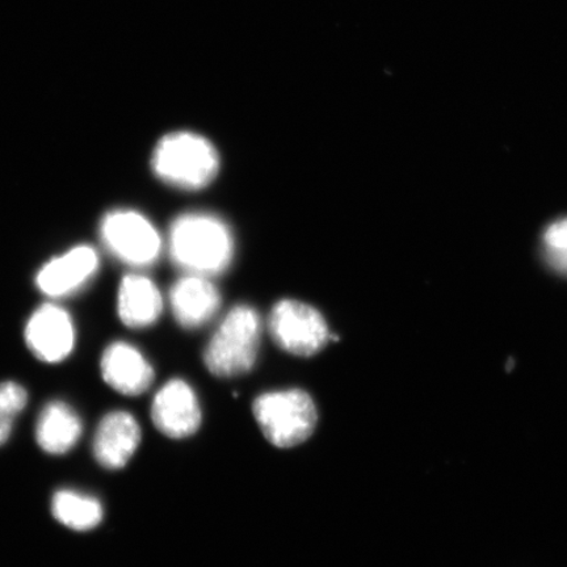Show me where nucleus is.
I'll list each match as a JSON object with an SVG mask.
<instances>
[{
    "label": "nucleus",
    "instance_id": "1",
    "mask_svg": "<svg viewBox=\"0 0 567 567\" xmlns=\"http://www.w3.org/2000/svg\"><path fill=\"white\" fill-rule=\"evenodd\" d=\"M169 255L190 275L223 272L233 257V237L221 219L203 213L177 217L169 229Z\"/></svg>",
    "mask_w": 567,
    "mask_h": 567
},
{
    "label": "nucleus",
    "instance_id": "2",
    "mask_svg": "<svg viewBox=\"0 0 567 567\" xmlns=\"http://www.w3.org/2000/svg\"><path fill=\"white\" fill-rule=\"evenodd\" d=\"M155 175L169 186L202 189L215 179L219 159L207 138L190 132H176L163 137L153 153Z\"/></svg>",
    "mask_w": 567,
    "mask_h": 567
},
{
    "label": "nucleus",
    "instance_id": "3",
    "mask_svg": "<svg viewBox=\"0 0 567 567\" xmlns=\"http://www.w3.org/2000/svg\"><path fill=\"white\" fill-rule=\"evenodd\" d=\"M261 323L257 311L234 308L218 326L204 352V363L217 378H237L251 371L258 359Z\"/></svg>",
    "mask_w": 567,
    "mask_h": 567
},
{
    "label": "nucleus",
    "instance_id": "4",
    "mask_svg": "<svg viewBox=\"0 0 567 567\" xmlns=\"http://www.w3.org/2000/svg\"><path fill=\"white\" fill-rule=\"evenodd\" d=\"M252 413L267 441L278 449H293L307 442L318 420L313 400L300 389L259 395Z\"/></svg>",
    "mask_w": 567,
    "mask_h": 567
},
{
    "label": "nucleus",
    "instance_id": "5",
    "mask_svg": "<svg viewBox=\"0 0 567 567\" xmlns=\"http://www.w3.org/2000/svg\"><path fill=\"white\" fill-rule=\"evenodd\" d=\"M106 250L125 265L147 267L162 250L159 233L145 216L133 210H113L101 225Z\"/></svg>",
    "mask_w": 567,
    "mask_h": 567
},
{
    "label": "nucleus",
    "instance_id": "6",
    "mask_svg": "<svg viewBox=\"0 0 567 567\" xmlns=\"http://www.w3.org/2000/svg\"><path fill=\"white\" fill-rule=\"evenodd\" d=\"M269 331L284 351L296 357H313L329 343L331 334L324 318L310 305L282 300L269 317Z\"/></svg>",
    "mask_w": 567,
    "mask_h": 567
},
{
    "label": "nucleus",
    "instance_id": "7",
    "mask_svg": "<svg viewBox=\"0 0 567 567\" xmlns=\"http://www.w3.org/2000/svg\"><path fill=\"white\" fill-rule=\"evenodd\" d=\"M24 338L34 358L48 364L61 363L74 350L73 319L56 305H44L28 321Z\"/></svg>",
    "mask_w": 567,
    "mask_h": 567
},
{
    "label": "nucleus",
    "instance_id": "8",
    "mask_svg": "<svg viewBox=\"0 0 567 567\" xmlns=\"http://www.w3.org/2000/svg\"><path fill=\"white\" fill-rule=\"evenodd\" d=\"M152 420L169 439L194 435L202 424V408L194 389L183 380L168 381L154 396Z\"/></svg>",
    "mask_w": 567,
    "mask_h": 567
},
{
    "label": "nucleus",
    "instance_id": "9",
    "mask_svg": "<svg viewBox=\"0 0 567 567\" xmlns=\"http://www.w3.org/2000/svg\"><path fill=\"white\" fill-rule=\"evenodd\" d=\"M141 427L126 411H111L99 423L92 452L106 471H120L130 463L141 443Z\"/></svg>",
    "mask_w": 567,
    "mask_h": 567
},
{
    "label": "nucleus",
    "instance_id": "10",
    "mask_svg": "<svg viewBox=\"0 0 567 567\" xmlns=\"http://www.w3.org/2000/svg\"><path fill=\"white\" fill-rule=\"evenodd\" d=\"M97 268V252L91 246L81 245L48 261L40 269L35 284L42 293L59 299L86 286Z\"/></svg>",
    "mask_w": 567,
    "mask_h": 567
},
{
    "label": "nucleus",
    "instance_id": "11",
    "mask_svg": "<svg viewBox=\"0 0 567 567\" xmlns=\"http://www.w3.org/2000/svg\"><path fill=\"white\" fill-rule=\"evenodd\" d=\"M105 384L115 392L137 396L147 392L154 381V370L136 347L115 342L106 347L101 360Z\"/></svg>",
    "mask_w": 567,
    "mask_h": 567
},
{
    "label": "nucleus",
    "instance_id": "12",
    "mask_svg": "<svg viewBox=\"0 0 567 567\" xmlns=\"http://www.w3.org/2000/svg\"><path fill=\"white\" fill-rule=\"evenodd\" d=\"M169 303L183 328L197 329L217 315L221 297L205 276L189 275L174 284Z\"/></svg>",
    "mask_w": 567,
    "mask_h": 567
},
{
    "label": "nucleus",
    "instance_id": "13",
    "mask_svg": "<svg viewBox=\"0 0 567 567\" xmlns=\"http://www.w3.org/2000/svg\"><path fill=\"white\" fill-rule=\"evenodd\" d=\"M83 424L76 411L63 401L47 403L35 423L34 436L49 455L61 456L80 442Z\"/></svg>",
    "mask_w": 567,
    "mask_h": 567
},
{
    "label": "nucleus",
    "instance_id": "14",
    "mask_svg": "<svg viewBox=\"0 0 567 567\" xmlns=\"http://www.w3.org/2000/svg\"><path fill=\"white\" fill-rule=\"evenodd\" d=\"M163 300L155 284L142 275H127L120 282L117 310L125 326L140 329L157 322Z\"/></svg>",
    "mask_w": 567,
    "mask_h": 567
},
{
    "label": "nucleus",
    "instance_id": "15",
    "mask_svg": "<svg viewBox=\"0 0 567 567\" xmlns=\"http://www.w3.org/2000/svg\"><path fill=\"white\" fill-rule=\"evenodd\" d=\"M52 515L66 528L87 532L103 522L104 509L95 496L62 488L53 495Z\"/></svg>",
    "mask_w": 567,
    "mask_h": 567
},
{
    "label": "nucleus",
    "instance_id": "16",
    "mask_svg": "<svg viewBox=\"0 0 567 567\" xmlns=\"http://www.w3.org/2000/svg\"><path fill=\"white\" fill-rule=\"evenodd\" d=\"M27 403V390L18 382H0V446L9 441L13 423L23 413Z\"/></svg>",
    "mask_w": 567,
    "mask_h": 567
},
{
    "label": "nucleus",
    "instance_id": "17",
    "mask_svg": "<svg viewBox=\"0 0 567 567\" xmlns=\"http://www.w3.org/2000/svg\"><path fill=\"white\" fill-rule=\"evenodd\" d=\"M545 250L567 251V218L549 226L544 234Z\"/></svg>",
    "mask_w": 567,
    "mask_h": 567
},
{
    "label": "nucleus",
    "instance_id": "18",
    "mask_svg": "<svg viewBox=\"0 0 567 567\" xmlns=\"http://www.w3.org/2000/svg\"><path fill=\"white\" fill-rule=\"evenodd\" d=\"M548 265L558 274L567 275V251L545 250Z\"/></svg>",
    "mask_w": 567,
    "mask_h": 567
}]
</instances>
